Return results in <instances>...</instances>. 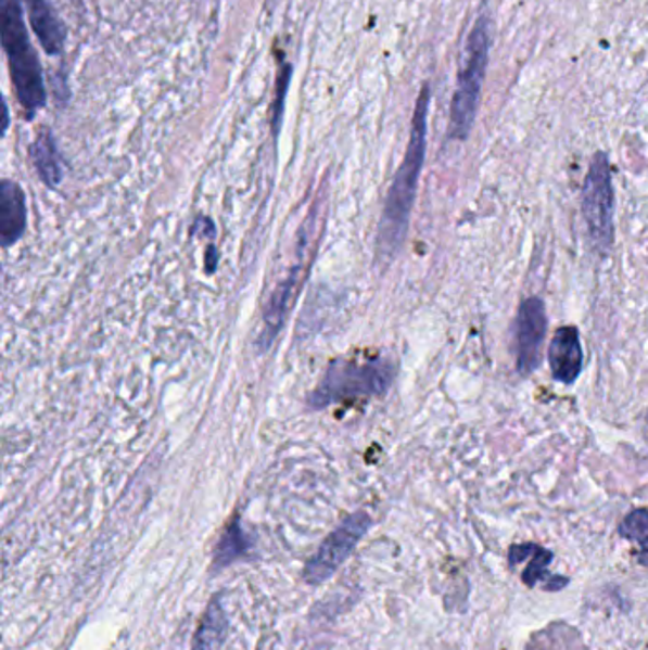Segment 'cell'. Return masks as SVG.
Listing matches in <instances>:
<instances>
[{"instance_id":"4fadbf2b","label":"cell","mask_w":648,"mask_h":650,"mask_svg":"<svg viewBox=\"0 0 648 650\" xmlns=\"http://www.w3.org/2000/svg\"><path fill=\"white\" fill-rule=\"evenodd\" d=\"M29 156H31L33 166L39 171L40 179L55 189L62 183L63 166L62 154L58 151L54 138L50 131H40L39 138L33 141L29 146Z\"/></svg>"},{"instance_id":"7a4b0ae2","label":"cell","mask_w":648,"mask_h":650,"mask_svg":"<svg viewBox=\"0 0 648 650\" xmlns=\"http://www.w3.org/2000/svg\"><path fill=\"white\" fill-rule=\"evenodd\" d=\"M491 42H493V22L491 17L483 14L475 20L472 31L466 39L462 62L458 71L457 90L450 101L447 138L453 141H466L478 118L483 82L487 75L488 52L493 47Z\"/></svg>"},{"instance_id":"30bf717a","label":"cell","mask_w":648,"mask_h":650,"mask_svg":"<svg viewBox=\"0 0 648 650\" xmlns=\"http://www.w3.org/2000/svg\"><path fill=\"white\" fill-rule=\"evenodd\" d=\"M27 227V204L20 184L4 179L0 184V240L2 247L16 244Z\"/></svg>"},{"instance_id":"7c38bea8","label":"cell","mask_w":648,"mask_h":650,"mask_svg":"<svg viewBox=\"0 0 648 650\" xmlns=\"http://www.w3.org/2000/svg\"><path fill=\"white\" fill-rule=\"evenodd\" d=\"M27 10H29L33 33L37 35L42 48L50 55L62 54L65 44V27L62 20L55 16L54 10L50 9L48 0H33L27 4Z\"/></svg>"},{"instance_id":"6da1fadb","label":"cell","mask_w":648,"mask_h":650,"mask_svg":"<svg viewBox=\"0 0 648 650\" xmlns=\"http://www.w3.org/2000/svg\"><path fill=\"white\" fill-rule=\"evenodd\" d=\"M432 92L430 86H422L415 113H412L411 138L407 143L404 161L397 168L394 181L390 184L389 196L384 202L379 232H377V255L382 265H389L404 245L412 204L417 199L420 171L427 158L428 109Z\"/></svg>"},{"instance_id":"8fae6325","label":"cell","mask_w":648,"mask_h":650,"mask_svg":"<svg viewBox=\"0 0 648 650\" xmlns=\"http://www.w3.org/2000/svg\"><path fill=\"white\" fill-rule=\"evenodd\" d=\"M511 565H519V563H526L525 571H523V582L526 586H536L538 582H542V586L546 589H561L569 584V578H557L548 574L549 563L554 559V553L536 546V544H516L511 546L510 553H508Z\"/></svg>"},{"instance_id":"52a82bcc","label":"cell","mask_w":648,"mask_h":650,"mask_svg":"<svg viewBox=\"0 0 648 650\" xmlns=\"http://www.w3.org/2000/svg\"><path fill=\"white\" fill-rule=\"evenodd\" d=\"M548 330L546 306L541 297H529L521 303L516 318V356L521 377L534 373L542 361V345Z\"/></svg>"},{"instance_id":"ba28073f","label":"cell","mask_w":648,"mask_h":650,"mask_svg":"<svg viewBox=\"0 0 648 650\" xmlns=\"http://www.w3.org/2000/svg\"><path fill=\"white\" fill-rule=\"evenodd\" d=\"M549 369L557 383H576L584 368V351L580 341V331L574 326H563L556 331L548 348Z\"/></svg>"},{"instance_id":"3957f363","label":"cell","mask_w":648,"mask_h":650,"mask_svg":"<svg viewBox=\"0 0 648 650\" xmlns=\"http://www.w3.org/2000/svg\"><path fill=\"white\" fill-rule=\"evenodd\" d=\"M0 35L9 58L10 77L16 88L17 101L27 118H33L47 103V86L42 80L39 58L25 27L20 0H0Z\"/></svg>"},{"instance_id":"9a60e30c","label":"cell","mask_w":648,"mask_h":650,"mask_svg":"<svg viewBox=\"0 0 648 650\" xmlns=\"http://www.w3.org/2000/svg\"><path fill=\"white\" fill-rule=\"evenodd\" d=\"M247 548H250V543H247L244 528L240 527V521H232V525L225 531V535L217 544L214 556L215 569L230 565L234 559L242 558Z\"/></svg>"},{"instance_id":"277c9868","label":"cell","mask_w":648,"mask_h":650,"mask_svg":"<svg viewBox=\"0 0 648 650\" xmlns=\"http://www.w3.org/2000/svg\"><path fill=\"white\" fill-rule=\"evenodd\" d=\"M396 368L392 361L374 358L369 361L336 360L329 366L318 388L308 396L310 409H326L331 404L348 399L379 398L394 383Z\"/></svg>"},{"instance_id":"2e32d148","label":"cell","mask_w":648,"mask_h":650,"mask_svg":"<svg viewBox=\"0 0 648 650\" xmlns=\"http://www.w3.org/2000/svg\"><path fill=\"white\" fill-rule=\"evenodd\" d=\"M620 536H624L627 540L640 544L645 550V558H648V508H639L625 515L624 521L618 527Z\"/></svg>"},{"instance_id":"e0dca14e","label":"cell","mask_w":648,"mask_h":650,"mask_svg":"<svg viewBox=\"0 0 648 650\" xmlns=\"http://www.w3.org/2000/svg\"><path fill=\"white\" fill-rule=\"evenodd\" d=\"M291 80V65L290 63H285L283 65V69L280 71V77H278V85H276V90H278V100H276L275 107V130L278 131V126H280V118H282V109H283V95H285V90H288V85H290Z\"/></svg>"},{"instance_id":"5b68a950","label":"cell","mask_w":648,"mask_h":650,"mask_svg":"<svg viewBox=\"0 0 648 650\" xmlns=\"http://www.w3.org/2000/svg\"><path fill=\"white\" fill-rule=\"evenodd\" d=\"M582 215L595 250H610L614 244V184L609 156L602 151L594 154L587 168L582 187Z\"/></svg>"},{"instance_id":"8992f818","label":"cell","mask_w":648,"mask_h":650,"mask_svg":"<svg viewBox=\"0 0 648 650\" xmlns=\"http://www.w3.org/2000/svg\"><path fill=\"white\" fill-rule=\"evenodd\" d=\"M371 527V518L366 512H356L348 515L331 535L321 543L314 558L308 561L305 569V581L308 584H321L333 576L336 569L351 558L356 544L361 540Z\"/></svg>"},{"instance_id":"5bb4252c","label":"cell","mask_w":648,"mask_h":650,"mask_svg":"<svg viewBox=\"0 0 648 650\" xmlns=\"http://www.w3.org/2000/svg\"><path fill=\"white\" fill-rule=\"evenodd\" d=\"M229 632V620L221 604L215 599L207 609L206 616L200 622L199 632L194 635L192 650H219Z\"/></svg>"},{"instance_id":"9c48e42d","label":"cell","mask_w":648,"mask_h":650,"mask_svg":"<svg viewBox=\"0 0 648 650\" xmlns=\"http://www.w3.org/2000/svg\"><path fill=\"white\" fill-rule=\"evenodd\" d=\"M301 272H303V263H297L295 267L291 268L290 275L285 276V280L278 283L272 297L268 301L265 314H263L265 328H263V333L259 335V345L263 351H267L268 346L272 345L276 335L282 331L291 305L297 297L298 285L303 282Z\"/></svg>"}]
</instances>
